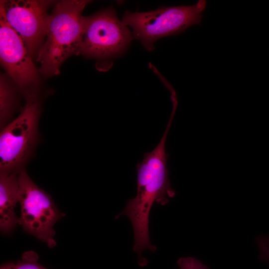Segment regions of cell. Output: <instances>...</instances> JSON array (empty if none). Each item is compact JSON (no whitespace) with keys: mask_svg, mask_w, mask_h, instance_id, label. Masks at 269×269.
<instances>
[{"mask_svg":"<svg viewBox=\"0 0 269 269\" xmlns=\"http://www.w3.org/2000/svg\"><path fill=\"white\" fill-rule=\"evenodd\" d=\"M173 117L171 115L158 144L151 151L145 152L142 160L136 164V195L128 201L125 209L117 216L125 215L131 221L134 233L133 250L139 257V264L146 261L141 257L143 251L156 250L150 243L148 232L149 214L152 205L155 202L165 205L175 195L168 177V154L165 147Z\"/></svg>","mask_w":269,"mask_h":269,"instance_id":"1","label":"cell"},{"mask_svg":"<svg viewBox=\"0 0 269 269\" xmlns=\"http://www.w3.org/2000/svg\"><path fill=\"white\" fill-rule=\"evenodd\" d=\"M89 0L57 2L49 15L44 41L37 52L39 72L46 77L59 73L69 57L80 54L85 17L82 12Z\"/></svg>","mask_w":269,"mask_h":269,"instance_id":"2","label":"cell"},{"mask_svg":"<svg viewBox=\"0 0 269 269\" xmlns=\"http://www.w3.org/2000/svg\"><path fill=\"white\" fill-rule=\"evenodd\" d=\"M206 6V0H199L191 5L163 6L146 12L126 11L122 22L131 27L133 38L151 52L160 38L178 34L193 25L200 24Z\"/></svg>","mask_w":269,"mask_h":269,"instance_id":"3","label":"cell"},{"mask_svg":"<svg viewBox=\"0 0 269 269\" xmlns=\"http://www.w3.org/2000/svg\"><path fill=\"white\" fill-rule=\"evenodd\" d=\"M26 104L19 116L1 130L0 172H19L39 141L40 107L34 91L25 94Z\"/></svg>","mask_w":269,"mask_h":269,"instance_id":"4","label":"cell"},{"mask_svg":"<svg viewBox=\"0 0 269 269\" xmlns=\"http://www.w3.org/2000/svg\"><path fill=\"white\" fill-rule=\"evenodd\" d=\"M18 180L19 224L26 233L50 248L55 247L53 227L65 214L58 210L50 196L35 184L25 168L20 171Z\"/></svg>","mask_w":269,"mask_h":269,"instance_id":"5","label":"cell"},{"mask_svg":"<svg viewBox=\"0 0 269 269\" xmlns=\"http://www.w3.org/2000/svg\"><path fill=\"white\" fill-rule=\"evenodd\" d=\"M133 39L131 31L110 8L85 17L80 54L100 59L118 56Z\"/></svg>","mask_w":269,"mask_h":269,"instance_id":"6","label":"cell"},{"mask_svg":"<svg viewBox=\"0 0 269 269\" xmlns=\"http://www.w3.org/2000/svg\"><path fill=\"white\" fill-rule=\"evenodd\" d=\"M49 0H1L0 11L20 35L31 56L37 52L45 35Z\"/></svg>","mask_w":269,"mask_h":269,"instance_id":"7","label":"cell"},{"mask_svg":"<svg viewBox=\"0 0 269 269\" xmlns=\"http://www.w3.org/2000/svg\"><path fill=\"white\" fill-rule=\"evenodd\" d=\"M0 59L8 75L24 93L31 92L29 88L37 82V70L22 38L0 11Z\"/></svg>","mask_w":269,"mask_h":269,"instance_id":"8","label":"cell"},{"mask_svg":"<svg viewBox=\"0 0 269 269\" xmlns=\"http://www.w3.org/2000/svg\"><path fill=\"white\" fill-rule=\"evenodd\" d=\"M19 172H0V229L5 234H10L19 224L15 213L18 202Z\"/></svg>","mask_w":269,"mask_h":269,"instance_id":"9","label":"cell"},{"mask_svg":"<svg viewBox=\"0 0 269 269\" xmlns=\"http://www.w3.org/2000/svg\"><path fill=\"white\" fill-rule=\"evenodd\" d=\"M15 103L12 87L4 75L0 78V126L2 130L10 122Z\"/></svg>","mask_w":269,"mask_h":269,"instance_id":"10","label":"cell"},{"mask_svg":"<svg viewBox=\"0 0 269 269\" xmlns=\"http://www.w3.org/2000/svg\"><path fill=\"white\" fill-rule=\"evenodd\" d=\"M38 256L34 252H24L20 260L15 263L14 269H47L38 262Z\"/></svg>","mask_w":269,"mask_h":269,"instance_id":"11","label":"cell"},{"mask_svg":"<svg viewBox=\"0 0 269 269\" xmlns=\"http://www.w3.org/2000/svg\"><path fill=\"white\" fill-rule=\"evenodd\" d=\"M179 269H210L199 260L193 257H182L177 262Z\"/></svg>","mask_w":269,"mask_h":269,"instance_id":"12","label":"cell"},{"mask_svg":"<svg viewBox=\"0 0 269 269\" xmlns=\"http://www.w3.org/2000/svg\"><path fill=\"white\" fill-rule=\"evenodd\" d=\"M256 242L260 251V259L269 264V236H259Z\"/></svg>","mask_w":269,"mask_h":269,"instance_id":"13","label":"cell"},{"mask_svg":"<svg viewBox=\"0 0 269 269\" xmlns=\"http://www.w3.org/2000/svg\"><path fill=\"white\" fill-rule=\"evenodd\" d=\"M14 265L13 262L6 263L3 264L0 269H14Z\"/></svg>","mask_w":269,"mask_h":269,"instance_id":"14","label":"cell"}]
</instances>
